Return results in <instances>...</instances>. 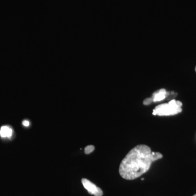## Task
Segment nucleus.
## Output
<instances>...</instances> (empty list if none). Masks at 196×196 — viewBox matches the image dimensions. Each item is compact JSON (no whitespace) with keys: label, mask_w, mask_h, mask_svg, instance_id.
Masks as SVG:
<instances>
[{"label":"nucleus","mask_w":196,"mask_h":196,"mask_svg":"<svg viewBox=\"0 0 196 196\" xmlns=\"http://www.w3.org/2000/svg\"><path fill=\"white\" fill-rule=\"evenodd\" d=\"M159 152H152L149 146L140 144L131 150L121 161L119 172L126 180H134L148 171L152 162L162 159Z\"/></svg>","instance_id":"nucleus-1"},{"label":"nucleus","mask_w":196,"mask_h":196,"mask_svg":"<svg viewBox=\"0 0 196 196\" xmlns=\"http://www.w3.org/2000/svg\"><path fill=\"white\" fill-rule=\"evenodd\" d=\"M182 103L180 101L172 100L167 104H163L156 106L153 110V115L168 116L177 115L182 111Z\"/></svg>","instance_id":"nucleus-2"},{"label":"nucleus","mask_w":196,"mask_h":196,"mask_svg":"<svg viewBox=\"0 0 196 196\" xmlns=\"http://www.w3.org/2000/svg\"><path fill=\"white\" fill-rule=\"evenodd\" d=\"M82 183L84 185V188L88 191V193L91 195H93L95 196H102L103 195V192L102 190L97 186L95 184L90 182L87 179H82Z\"/></svg>","instance_id":"nucleus-3"},{"label":"nucleus","mask_w":196,"mask_h":196,"mask_svg":"<svg viewBox=\"0 0 196 196\" xmlns=\"http://www.w3.org/2000/svg\"><path fill=\"white\" fill-rule=\"evenodd\" d=\"M169 93L165 90V89H161L153 94L152 98L153 102L160 101L165 99L166 97L169 95Z\"/></svg>","instance_id":"nucleus-4"},{"label":"nucleus","mask_w":196,"mask_h":196,"mask_svg":"<svg viewBox=\"0 0 196 196\" xmlns=\"http://www.w3.org/2000/svg\"><path fill=\"white\" fill-rule=\"evenodd\" d=\"M12 129L7 126H3L0 130V135L3 137H10L12 135Z\"/></svg>","instance_id":"nucleus-5"},{"label":"nucleus","mask_w":196,"mask_h":196,"mask_svg":"<svg viewBox=\"0 0 196 196\" xmlns=\"http://www.w3.org/2000/svg\"><path fill=\"white\" fill-rule=\"evenodd\" d=\"M94 149H95V146H92V145L88 146L84 149V152L86 154H90L91 152H93Z\"/></svg>","instance_id":"nucleus-6"},{"label":"nucleus","mask_w":196,"mask_h":196,"mask_svg":"<svg viewBox=\"0 0 196 196\" xmlns=\"http://www.w3.org/2000/svg\"><path fill=\"white\" fill-rule=\"evenodd\" d=\"M152 102H153L152 98H146V99L144 100V101H143V104L145 105H148L150 104Z\"/></svg>","instance_id":"nucleus-7"},{"label":"nucleus","mask_w":196,"mask_h":196,"mask_svg":"<svg viewBox=\"0 0 196 196\" xmlns=\"http://www.w3.org/2000/svg\"><path fill=\"white\" fill-rule=\"evenodd\" d=\"M22 124L24 125L25 126H28L30 125V123H29V121H24L22 122Z\"/></svg>","instance_id":"nucleus-8"},{"label":"nucleus","mask_w":196,"mask_h":196,"mask_svg":"<svg viewBox=\"0 0 196 196\" xmlns=\"http://www.w3.org/2000/svg\"><path fill=\"white\" fill-rule=\"evenodd\" d=\"M195 71H196V67H195Z\"/></svg>","instance_id":"nucleus-9"},{"label":"nucleus","mask_w":196,"mask_h":196,"mask_svg":"<svg viewBox=\"0 0 196 196\" xmlns=\"http://www.w3.org/2000/svg\"><path fill=\"white\" fill-rule=\"evenodd\" d=\"M196 196V195H194V196Z\"/></svg>","instance_id":"nucleus-10"}]
</instances>
